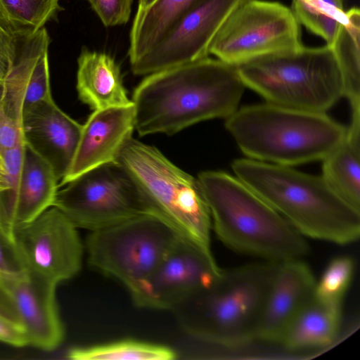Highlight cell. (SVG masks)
I'll list each match as a JSON object with an SVG mask.
<instances>
[{
  "label": "cell",
  "instance_id": "1",
  "mask_svg": "<svg viewBox=\"0 0 360 360\" xmlns=\"http://www.w3.org/2000/svg\"><path fill=\"white\" fill-rule=\"evenodd\" d=\"M245 86L236 66L209 56L147 77L132 98L140 136L174 134L199 122L227 118Z\"/></svg>",
  "mask_w": 360,
  "mask_h": 360
},
{
  "label": "cell",
  "instance_id": "2",
  "mask_svg": "<svg viewBox=\"0 0 360 360\" xmlns=\"http://www.w3.org/2000/svg\"><path fill=\"white\" fill-rule=\"evenodd\" d=\"M236 176L304 237L347 244L360 234V211L340 198L322 176L289 166L241 158Z\"/></svg>",
  "mask_w": 360,
  "mask_h": 360
},
{
  "label": "cell",
  "instance_id": "3",
  "mask_svg": "<svg viewBox=\"0 0 360 360\" xmlns=\"http://www.w3.org/2000/svg\"><path fill=\"white\" fill-rule=\"evenodd\" d=\"M197 179L212 229L227 247L275 262L301 259L308 253L304 236L236 176L207 171Z\"/></svg>",
  "mask_w": 360,
  "mask_h": 360
},
{
  "label": "cell",
  "instance_id": "4",
  "mask_svg": "<svg viewBox=\"0 0 360 360\" xmlns=\"http://www.w3.org/2000/svg\"><path fill=\"white\" fill-rule=\"evenodd\" d=\"M278 262L248 264L229 270L180 302L172 311L188 335L226 347L255 340L267 291Z\"/></svg>",
  "mask_w": 360,
  "mask_h": 360
},
{
  "label": "cell",
  "instance_id": "5",
  "mask_svg": "<svg viewBox=\"0 0 360 360\" xmlns=\"http://www.w3.org/2000/svg\"><path fill=\"white\" fill-rule=\"evenodd\" d=\"M225 127L250 159L289 167L323 160L347 131L326 112L269 103L236 110Z\"/></svg>",
  "mask_w": 360,
  "mask_h": 360
},
{
  "label": "cell",
  "instance_id": "6",
  "mask_svg": "<svg viewBox=\"0 0 360 360\" xmlns=\"http://www.w3.org/2000/svg\"><path fill=\"white\" fill-rule=\"evenodd\" d=\"M116 162L136 184L150 214L180 237L210 249L211 217L198 179L155 147L132 137L124 143Z\"/></svg>",
  "mask_w": 360,
  "mask_h": 360
},
{
  "label": "cell",
  "instance_id": "7",
  "mask_svg": "<svg viewBox=\"0 0 360 360\" xmlns=\"http://www.w3.org/2000/svg\"><path fill=\"white\" fill-rule=\"evenodd\" d=\"M236 68L244 85L271 104L326 112L343 96L341 72L328 44L263 56Z\"/></svg>",
  "mask_w": 360,
  "mask_h": 360
},
{
  "label": "cell",
  "instance_id": "8",
  "mask_svg": "<svg viewBox=\"0 0 360 360\" xmlns=\"http://www.w3.org/2000/svg\"><path fill=\"white\" fill-rule=\"evenodd\" d=\"M180 236L152 214L91 231L88 262L122 283L131 294L153 274Z\"/></svg>",
  "mask_w": 360,
  "mask_h": 360
},
{
  "label": "cell",
  "instance_id": "9",
  "mask_svg": "<svg viewBox=\"0 0 360 360\" xmlns=\"http://www.w3.org/2000/svg\"><path fill=\"white\" fill-rule=\"evenodd\" d=\"M64 186L53 206L77 229L94 231L150 214L136 184L117 162L91 169Z\"/></svg>",
  "mask_w": 360,
  "mask_h": 360
},
{
  "label": "cell",
  "instance_id": "10",
  "mask_svg": "<svg viewBox=\"0 0 360 360\" xmlns=\"http://www.w3.org/2000/svg\"><path fill=\"white\" fill-rule=\"evenodd\" d=\"M303 46L300 24L291 8L278 2L249 0L225 22L209 52L238 66L263 56L295 51Z\"/></svg>",
  "mask_w": 360,
  "mask_h": 360
},
{
  "label": "cell",
  "instance_id": "11",
  "mask_svg": "<svg viewBox=\"0 0 360 360\" xmlns=\"http://www.w3.org/2000/svg\"><path fill=\"white\" fill-rule=\"evenodd\" d=\"M13 238L30 277L58 285L81 269L84 245L77 229L53 206L15 226Z\"/></svg>",
  "mask_w": 360,
  "mask_h": 360
},
{
  "label": "cell",
  "instance_id": "12",
  "mask_svg": "<svg viewBox=\"0 0 360 360\" xmlns=\"http://www.w3.org/2000/svg\"><path fill=\"white\" fill-rule=\"evenodd\" d=\"M249 0H202L185 13L148 53L130 65L134 74L149 75L210 55L225 22Z\"/></svg>",
  "mask_w": 360,
  "mask_h": 360
},
{
  "label": "cell",
  "instance_id": "13",
  "mask_svg": "<svg viewBox=\"0 0 360 360\" xmlns=\"http://www.w3.org/2000/svg\"><path fill=\"white\" fill-rule=\"evenodd\" d=\"M210 249L179 237L131 297L141 307L172 310L222 273Z\"/></svg>",
  "mask_w": 360,
  "mask_h": 360
},
{
  "label": "cell",
  "instance_id": "14",
  "mask_svg": "<svg viewBox=\"0 0 360 360\" xmlns=\"http://www.w3.org/2000/svg\"><path fill=\"white\" fill-rule=\"evenodd\" d=\"M21 129L25 143L51 166L60 181L72 162L82 125L51 98L23 107Z\"/></svg>",
  "mask_w": 360,
  "mask_h": 360
},
{
  "label": "cell",
  "instance_id": "15",
  "mask_svg": "<svg viewBox=\"0 0 360 360\" xmlns=\"http://www.w3.org/2000/svg\"><path fill=\"white\" fill-rule=\"evenodd\" d=\"M316 281L301 259L278 262L264 299L255 340L280 343L294 318L314 295Z\"/></svg>",
  "mask_w": 360,
  "mask_h": 360
},
{
  "label": "cell",
  "instance_id": "16",
  "mask_svg": "<svg viewBox=\"0 0 360 360\" xmlns=\"http://www.w3.org/2000/svg\"><path fill=\"white\" fill-rule=\"evenodd\" d=\"M134 129L133 103L94 110L82 125L72 162L59 188L91 169L116 162Z\"/></svg>",
  "mask_w": 360,
  "mask_h": 360
},
{
  "label": "cell",
  "instance_id": "17",
  "mask_svg": "<svg viewBox=\"0 0 360 360\" xmlns=\"http://www.w3.org/2000/svg\"><path fill=\"white\" fill-rule=\"evenodd\" d=\"M15 304L29 345L51 351L65 336L56 297L57 285L26 276L4 283Z\"/></svg>",
  "mask_w": 360,
  "mask_h": 360
},
{
  "label": "cell",
  "instance_id": "18",
  "mask_svg": "<svg viewBox=\"0 0 360 360\" xmlns=\"http://www.w3.org/2000/svg\"><path fill=\"white\" fill-rule=\"evenodd\" d=\"M45 27L27 37L18 36L17 53L9 75L0 79V150L22 139L21 122L24 99L32 69L39 56L49 49Z\"/></svg>",
  "mask_w": 360,
  "mask_h": 360
},
{
  "label": "cell",
  "instance_id": "19",
  "mask_svg": "<svg viewBox=\"0 0 360 360\" xmlns=\"http://www.w3.org/2000/svg\"><path fill=\"white\" fill-rule=\"evenodd\" d=\"M58 188L51 166L25 143L18 187L7 200L13 227L33 221L53 207Z\"/></svg>",
  "mask_w": 360,
  "mask_h": 360
},
{
  "label": "cell",
  "instance_id": "20",
  "mask_svg": "<svg viewBox=\"0 0 360 360\" xmlns=\"http://www.w3.org/2000/svg\"><path fill=\"white\" fill-rule=\"evenodd\" d=\"M77 91L82 102L92 110L132 104L115 59L103 52L84 47L77 59Z\"/></svg>",
  "mask_w": 360,
  "mask_h": 360
},
{
  "label": "cell",
  "instance_id": "21",
  "mask_svg": "<svg viewBox=\"0 0 360 360\" xmlns=\"http://www.w3.org/2000/svg\"><path fill=\"white\" fill-rule=\"evenodd\" d=\"M343 139L322 160V177L345 202L360 211V109L352 110Z\"/></svg>",
  "mask_w": 360,
  "mask_h": 360
},
{
  "label": "cell",
  "instance_id": "22",
  "mask_svg": "<svg viewBox=\"0 0 360 360\" xmlns=\"http://www.w3.org/2000/svg\"><path fill=\"white\" fill-rule=\"evenodd\" d=\"M342 303L319 300L314 295L286 329L280 343L288 349L326 347L339 332Z\"/></svg>",
  "mask_w": 360,
  "mask_h": 360
},
{
  "label": "cell",
  "instance_id": "23",
  "mask_svg": "<svg viewBox=\"0 0 360 360\" xmlns=\"http://www.w3.org/2000/svg\"><path fill=\"white\" fill-rule=\"evenodd\" d=\"M202 0H156L137 10L129 32L130 65L152 49L189 10Z\"/></svg>",
  "mask_w": 360,
  "mask_h": 360
},
{
  "label": "cell",
  "instance_id": "24",
  "mask_svg": "<svg viewBox=\"0 0 360 360\" xmlns=\"http://www.w3.org/2000/svg\"><path fill=\"white\" fill-rule=\"evenodd\" d=\"M343 82V96L352 110L360 108V11L352 8L345 11L333 42Z\"/></svg>",
  "mask_w": 360,
  "mask_h": 360
},
{
  "label": "cell",
  "instance_id": "25",
  "mask_svg": "<svg viewBox=\"0 0 360 360\" xmlns=\"http://www.w3.org/2000/svg\"><path fill=\"white\" fill-rule=\"evenodd\" d=\"M176 356L169 347L133 340L75 347L67 353V358L72 360H171Z\"/></svg>",
  "mask_w": 360,
  "mask_h": 360
},
{
  "label": "cell",
  "instance_id": "26",
  "mask_svg": "<svg viewBox=\"0 0 360 360\" xmlns=\"http://www.w3.org/2000/svg\"><path fill=\"white\" fill-rule=\"evenodd\" d=\"M62 10L59 0H0V15L20 36H30Z\"/></svg>",
  "mask_w": 360,
  "mask_h": 360
},
{
  "label": "cell",
  "instance_id": "27",
  "mask_svg": "<svg viewBox=\"0 0 360 360\" xmlns=\"http://www.w3.org/2000/svg\"><path fill=\"white\" fill-rule=\"evenodd\" d=\"M291 10L300 25L330 44L345 17L343 0H292Z\"/></svg>",
  "mask_w": 360,
  "mask_h": 360
},
{
  "label": "cell",
  "instance_id": "28",
  "mask_svg": "<svg viewBox=\"0 0 360 360\" xmlns=\"http://www.w3.org/2000/svg\"><path fill=\"white\" fill-rule=\"evenodd\" d=\"M354 270V261L349 257L341 256L332 259L319 281H316L314 296L321 300L342 303Z\"/></svg>",
  "mask_w": 360,
  "mask_h": 360
},
{
  "label": "cell",
  "instance_id": "29",
  "mask_svg": "<svg viewBox=\"0 0 360 360\" xmlns=\"http://www.w3.org/2000/svg\"><path fill=\"white\" fill-rule=\"evenodd\" d=\"M49 49L39 56L32 69L24 99V106L53 98L50 84Z\"/></svg>",
  "mask_w": 360,
  "mask_h": 360
},
{
  "label": "cell",
  "instance_id": "30",
  "mask_svg": "<svg viewBox=\"0 0 360 360\" xmlns=\"http://www.w3.org/2000/svg\"><path fill=\"white\" fill-rule=\"evenodd\" d=\"M26 276L13 236L0 230V281L4 284Z\"/></svg>",
  "mask_w": 360,
  "mask_h": 360
},
{
  "label": "cell",
  "instance_id": "31",
  "mask_svg": "<svg viewBox=\"0 0 360 360\" xmlns=\"http://www.w3.org/2000/svg\"><path fill=\"white\" fill-rule=\"evenodd\" d=\"M102 24L114 27L127 23L133 0H86Z\"/></svg>",
  "mask_w": 360,
  "mask_h": 360
},
{
  "label": "cell",
  "instance_id": "32",
  "mask_svg": "<svg viewBox=\"0 0 360 360\" xmlns=\"http://www.w3.org/2000/svg\"><path fill=\"white\" fill-rule=\"evenodd\" d=\"M18 35L0 15V79H5L13 66Z\"/></svg>",
  "mask_w": 360,
  "mask_h": 360
},
{
  "label": "cell",
  "instance_id": "33",
  "mask_svg": "<svg viewBox=\"0 0 360 360\" xmlns=\"http://www.w3.org/2000/svg\"><path fill=\"white\" fill-rule=\"evenodd\" d=\"M0 341L17 347L29 345L28 338L22 326L1 316Z\"/></svg>",
  "mask_w": 360,
  "mask_h": 360
},
{
  "label": "cell",
  "instance_id": "34",
  "mask_svg": "<svg viewBox=\"0 0 360 360\" xmlns=\"http://www.w3.org/2000/svg\"><path fill=\"white\" fill-rule=\"evenodd\" d=\"M0 316L20 323L19 316L9 291L0 281Z\"/></svg>",
  "mask_w": 360,
  "mask_h": 360
},
{
  "label": "cell",
  "instance_id": "35",
  "mask_svg": "<svg viewBox=\"0 0 360 360\" xmlns=\"http://www.w3.org/2000/svg\"><path fill=\"white\" fill-rule=\"evenodd\" d=\"M7 191L0 193V230L13 236L14 227L11 221L7 207Z\"/></svg>",
  "mask_w": 360,
  "mask_h": 360
},
{
  "label": "cell",
  "instance_id": "36",
  "mask_svg": "<svg viewBox=\"0 0 360 360\" xmlns=\"http://www.w3.org/2000/svg\"><path fill=\"white\" fill-rule=\"evenodd\" d=\"M0 183L5 184L8 186L6 179V172L3 156L0 150Z\"/></svg>",
  "mask_w": 360,
  "mask_h": 360
},
{
  "label": "cell",
  "instance_id": "37",
  "mask_svg": "<svg viewBox=\"0 0 360 360\" xmlns=\"http://www.w3.org/2000/svg\"><path fill=\"white\" fill-rule=\"evenodd\" d=\"M156 0H139L137 10H142L151 5Z\"/></svg>",
  "mask_w": 360,
  "mask_h": 360
},
{
  "label": "cell",
  "instance_id": "38",
  "mask_svg": "<svg viewBox=\"0 0 360 360\" xmlns=\"http://www.w3.org/2000/svg\"><path fill=\"white\" fill-rule=\"evenodd\" d=\"M10 188L8 185L5 184L0 183V193H4L5 191H9Z\"/></svg>",
  "mask_w": 360,
  "mask_h": 360
}]
</instances>
